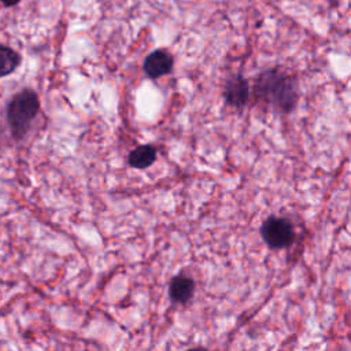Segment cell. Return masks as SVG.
Returning <instances> with one entry per match:
<instances>
[{
    "label": "cell",
    "mask_w": 351,
    "mask_h": 351,
    "mask_svg": "<svg viewBox=\"0 0 351 351\" xmlns=\"http://www.w3.org/2000/svg\"><path fill=\"white\" fill-rule=\"evenodd\" d=\"M223 96L226 103L230 104L232 107L240 108L244 104H247L250 99V86L247 80L240 74L228 78Z\"/></svg>",
    "instance_id": "obj_4"
},
{
    "label": "cell",
    "mask_w": 351,
    "mask_h": 351,
    "mask_svg": "<svg viewBox=\"0 0 351 351\" xmlns=\"http://www.w3.org/2000/svg\"><path fill=\"white\" fill-rule=\"evenodd\" d=\"M38 110L40 100L32 89H23L12 97L7 108V121L14 138L21 140L25 137Z\"/></svg>",
    "instance_id": "obj_2"
},
{
    "label": "cell",
    "mask_w": 351,
    "mask_h": 351,
    "mask_svg": "<svg viewBox=\"0 0 351 351\" xmlns=\"http://www.w3.org/2000/svg\"><path fill=\"white\" fill-rule=\"evenodd\" d=\"M195 293V281L186 274H177L169 284L170 300L176 304H186Z\"/></svg>",
    "instance_id": "obj_6"
},
{
    "label": "cell",
    "mask_w": 351,
    "mask_h": 351,
    "mask_svg": "<svg viewBox=\"0 0 351 351\" xmlns=\"http://www.w3.org/2000/svg\"><path fill=\"white\" fill-rule=\"evenodd\" d=\"M173 70V56L165 49L151 52L144 60V71L151 78H159Z\"/></svg>",
    "instance_id": "obj_5"
},
{
    "label": "cell",
    "mask_w": 351,
    "mask_h": 351,
    "mask_svg": "<svg viewBox=\"0 0 351 351\" xmlns=\"http://www.w3.org/2000/svg\"><path fill=\"white\" fill-rule=\"evenodd\" d=\"M262 240L271 250H284L295 241V229L292 222L284 217L266 218L259 229Z\"/></svg>",
    "instance_id": "obj_3"
},
{
    "label": "cell",
    "mask_w": 351,
    "mask_h": 351,
    "mask_svg": "<svg viewBox=\"0 0 351 351\" xmlns=\"http://www.w3.org/2000/svg\"><path fill=\"white\" fill-rule=\"evenodd\" d=\"M255 95L274 110L291 112L298 101V82L285 71L270 69L256 78Z\"/></svg>",
    "instance_id": "obj_1"
},
{
    "label": "cell",
    "mask_w": 351,
    "mask_h": 351,
    "mask_svg": "<svg viewBox=\"0 0 351 351\" xmlns=\"http://www.w3.org/2000/svg\"><path fill=\"white\" fill-rule=\"evenodd\" d=\"M156 159V148L149 145V144H144V145H138L134 149H132L128 155V163L133 167V169H147L149 167Z\"/></svg>",
    "instance_id": "obj_7"
},
{
    "label": "cell",
    "mask_w": 351,
    "mask_h": 351,
    "mask_svg": "<svg viewBox=\"0 0 351 351\" xmlns=\"http://www.w3.org/2000/svg\"><path fill=\"white\" fill-rule=\"evenodd\" d=\"M186 351H207L204 347H192V348H188Z\"/></svg>",
    "instance_id": "obj_10"
},
{
    "label": "cell",
    "mask_w": 351,
    "mask_h": 351,
    "mask_svg": "<svg viewBox=\"0 0 351 351\" xmlns=\"http://www.w3.org/2000/svg\"><path fill=\"white\" fill-rule=\"evenodd\" d=\"M21 63L18 52L8 47L0 45V78L11 74Z\"/></svg>",
    "instance_id": "obj_8"
},
{
    "label": "cell",
    "mask_w": 351,
    "mask_h": 351,
    "mask_svg": "<svg viewBox=\"0 0 351 351\" xmlns=\"http://www.w3.org/2000/svg\"><path fill=\"white\" fill-rule=\"evenodd\" d=\"M19 0H1V3L4 4V5H7V7H11V5H15L16 3H18Z\"/></svg>",
    "instance_id": "obj_9"
}]
</instances>
